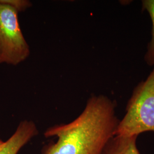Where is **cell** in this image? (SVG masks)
<instances>
[{
    "instance_id": "obj_1",
    "label": "cell",
    "mask_w": 154,
    "mask_h": 154,
    "mask_svg": "<svg viewBox=\"0 0 154 154\" xmlns=\"http://www.w3.org/2000/svg\"><path fill=\"white\" fill-rule=\"evenodd\" d=\"M117 103L104 95H92L81 114L72 121L49 127L46 138L56 137V143L45 147L42 154H100L116 135L120 120Z\"/></svg>"
},
{
    "instance_id": "obj_2",
    "label": "cell",
    "mask_w": 154,
    "mask_h": 154,
    "mask_svg": "<svg viewBox=\"0 0 154 154\" xmlns=\"http://www.w3.org/2000/svg\"><path fill=\"white\" fill-rule=\"evenodd\" d=\"M148 131L154 132V66L147 78L134 88L116 135L138 137Z\"/></svg>"
},
{
    "instance_id": "obj_3",
    "label": "cell",
    "mask_w": 154,
    "mask_h": 154,
    "mask_svg": "<svg viewBox=\"0 0 154 154\" xmlns=\"http://www.w3.org/2000/svg\"><path fill=\"white\" fill-rule=\"evenodd\" d=\"M18 14L11 6L0 2V64L17 66L26 61L30 54Z\"/></svg>"
},
{
    "instance_id": "obj_4",
    "label": "cell",
    "mask_w": 154,
    "mask_h": 154,
    "mask_svg": "<svg viewBox=\"0 0 154 154\" xmlns=\"http://www.w3.org/2000/svg\"><path fill=\"white\" fill-rule=\"evenodd\" d=\"M38 134V128L33 121L23 120L20 122L11 137L0 144V154H18Z\"/></svg>"
},
{
    "instance_id": "obj_5",
    "label": "cell",
    "mask_w": 154,
    "mask_h": 154,
    "mask_svg": "<svg viewBox=\"0 0 154 154\" xmlns=\"http://www.w3.org/2000/svg\"><path fill=\"white\" fill-rule=\"evenodd\" d=\"M137 138L115 135L106 144L100 154H141L137 145Z\"/></svg>"
},
{
    "instance_id": "obj_6",
    "label": "cell",
    "mask_w": 154,
    "mask_h": 154,
    "mask_svg": "<svg viewBox=\"0 0 154 154\" xmlns=\"http://www.w3.org/2000/svg\"><path fill=\"white\" fill-rule=\"evenodd\" d=\"M142 11H146L152 22L151 38L147 45V51L144 56V60L149 66H154V0L142 1Z\"/></svg>"
},
{
    "instance_id": "obj_7",
    "label": "cell",
    "mask_w": 154,
    "mask_h": 154,
    "mask_svg": "<svg viewBox=\"0 0 154 154\" xmlns=\"http://www.w3.org/2000/svg\"><path fill=\"white\" fill-rule=\"evenodd\" d=\"M0 2L10 6L18 13L26 11L32 6V4L28 0H0Z\"/></svg>"
},
{
    "instance_id": "obj_8",
    "label": "cell",
    "mask_w": 154,
    "mask_h": 154,
    "mask_svg": "<svg viewBox=\"0 0 154 154\" xmlns=\"http://www.w3.org/2000/svg\"><path fill=\"white\" fill-rule=\"evenodd\" d=\"M2 142H3V141H2V140L0 139V144H1Z\"/></svg>"
}]
</instances>
